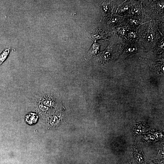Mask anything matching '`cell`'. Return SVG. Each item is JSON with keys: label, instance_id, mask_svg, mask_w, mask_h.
Wrapping results in <instances>:
<instances>
[{"label": "cell", "instance_id": "8992f818", "mask_svg": "<svg viewBox=\"0 0 164 164\" xmlns=\"http://www.w3.org/2000/svg\"><path fill=\"white\" fill-rule=\"evenodd\" d=\"M106 24L108 27L113 28L121 25L123 19V16H120L113 14L107 16L105 19Z\"/></svg>", "mask_w": 164, "mask_h": 164}, {"label": "cell", "instance_id": "7a4b0ae2", "mask_svg": "<svg viewBox=\"0 0 164 164\" xmlns=\"http://www.w3.org/2000/svg\"><path fill=\"white\" fill-rule=\"evenodd\" d=\"M119 47V57L124 59L132 54L136 53L138 49L137 45L138 39H124Z\"/></svg>", "mask_w": 164, "mask_h": 164}, {"label": "cell", "instance_id": "5b68a950", "mask_svg": "<svg viewBox=\"0 0 164 164\" xmlns=\"http://www.w3.org/2000/svg\"><path fill=\"white\" fill-rule=\"evenodd\" d=\"M112 1H104L100 5V10L103 16H108L113 14L114 4Z\"/></svg>", "mask_w": 164, "mask_h": 164}, {"label": "cell", "instance_id": "6da1fadb", "mask_svg": "<svg viewBox=\"0 0 164 164\" xmlns=\"http://www.w3.org/2000/svg\"><path fill=\"white\" fill-rule=\"evenodd\" d=\"M151 20L144 22L137 31L138 40L142 48H155L160 38H158L159 30L155 21Z\"/></svg>", "mask_w": 164, "mask_h": 164}, {"label": "cell", "instance_id": "9c48e42d", "mask_svg": "<svg viewBox=\"0 0 164 164\" xmlns=\"http://www.w3.org/2000/svg\"><path fill=\"white\" fill-rule=\"evenodd\" d=\"M101 44L95 42L91 46L87 53L84 56L86 60H88L96 55L99 52V48Z\"/></svg>", "mask_w": 164, "mask_h": 164}, {"label": "cell", "instance_id": "52a82bcc", "mask_svg": "<svg viewBox=\"0 0 164 164\" xmlns=\"http://www.w3.org/2000/svg\"><path fill=\"white\" fill-rule=\"evenodd\" d=\"M113 50V44H110L104 51L99 54L100 61L101 63H106L109 61Z\"/></svg>", "mask_w": 164, "mask_h": 164}, {"label": "cell", "instance_id": "7c38bea8", "mask_svg": "<svg viewBox=\"0 0 164 164\" xmlns=\"http://www.w3.org/2000/svg\"><path fill=\"white\" fill-rule=\"evenodd\" d=\"M161 37L158 40L155 48L154 52L155 53H161L164 51V36L163 34L161 33Z\"/></svg>", "mask_w": 164, "mask_h": 164}, {"label": "cell", "instance_id": "277c9868", "mask_svg": "<svg viewBox=\"0 0 164 164\" xmlns=\"http://www.w3.org/2000/svg\"><path fill=\"white\" fill-rule=\"evenodd\" d=\"M114 33L113 31L110 32L105 29L98 27L95 29L91 34V36L92 39L95 42L97 40L100 39L107 40V37Z\"/></svg>", "mask_w": 164, "mask_h": 164}, {"label": "cell", "instance_id": "ba28073f", "mask_svg": "<svg viewBox=\"0 0 164 164\" xmlns=\"http://www.w3.org/2000/svg\"><path fill=\"white\" fill-rule=\"evenodd\" d=\"M131 1L124 2L118 6L115 14L120 16H123L129 13Z\"/></svg>", "mask_w": 164, "mask_h": 164}, {"label": "cell", "instance_id": "30bf717a", "mask_svg": "<svg viewBox=\"0 0 164 164\" xmlns=\"http://www.w3.org/2000/svg\"><path fill=\"white\" fill-rule=\"evenodd\" d=\"M140 59L148 64L150 69L153 70L160 68L163 70L164 69L163 60L161 61L160 60L152 61L142 58H140Z\"/></svg>", "mask_w": 164, "mask_h": 164}, {"label": "cell", "instance_id": "8fae6325", "mask_svg": "<svg viewBox=\"0 0 164 164\" xmlns=\"http://www.w3.org/2000/svg\"><path fill=\"white\" fill-rule=\"evenodd\" d=\"M128 29L126 26L120 25L114 27L112 29L114 33H116L120 36L125 39L126 35L128 31Z\"/></svg>", "mask_w": 164, "mask_h": 164}, {"label": "cell", "instance_id": "4fadbf2b", "mask_svg": "<svg viewBox=\"0 0 164 164\" xmlns=\"http://www.w3.org/2000/svg\"><path fill=\"white\" fill-rule=\"evenodd\" d=\"M11 50L10 48L4 49L0 54V66L6 60L9 56Z\"/></svg>", "mask_w": 164, "mask_h": 164}, {"label": "cell", "instance_id": "3957f363", "mask_svg": "<svg viewBox=\"0 0 164 164\" xmlns=\"http://www.w3.org/2000/svg\"><path fill=\"white\" fill-rule=\"evenodd\" d=\"M135 3L131 5L129 14L130 15L137 16L144 18V16L146 17V13H145V7L143 5L142 3H138V2L135 1Z\"/></svg>", "mask_w": 164, "mask_h": 164}]
</instances>
